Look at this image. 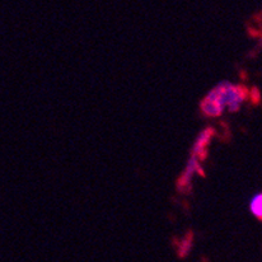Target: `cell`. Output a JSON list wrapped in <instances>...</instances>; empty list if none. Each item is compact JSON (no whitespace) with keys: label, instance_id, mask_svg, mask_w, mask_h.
<instances>
[{"label":"cell","instance_id":"obj_2","mask_svg":"<svg viewBox=\"0 0 262 262\" xmlns=\"http://www.w3.org/2000/svg\"><path fill=\"white\" fill-rule=\"evenodd\" d=\"M248 209H250V213L255 218L262 220V192L256 193V195H253L251 198L250 204H248Z\"/></svg>","mask_w":262,"mask_h":262},{"label":"cell","instance_id":"obj_1","mask_svg":"<svg viewBox=\"0 0 262 262\" xmlns=\"http://www.w3.org/2000/svg\"><path fill=\"white\" fill-rule=\"evenodd\" d=\"M246 93L242 88L232 83L223 82L209 92L204 99L201 108L206 116L216 117L225 110L234 112L242 107Z\"/></svg>","mask_w":262,"mask_h":262}]
</instances>
